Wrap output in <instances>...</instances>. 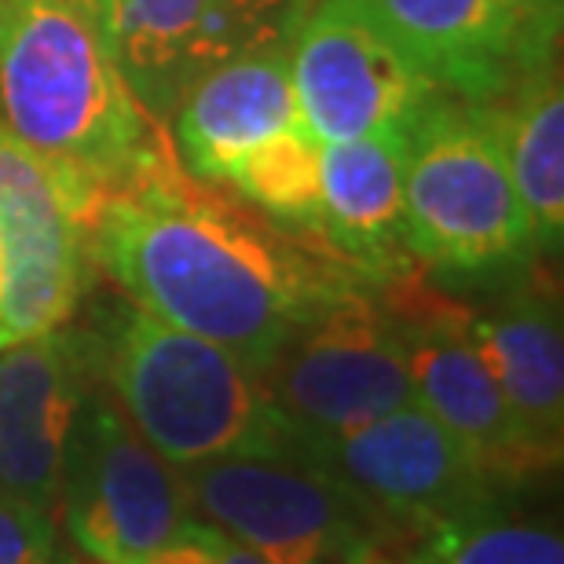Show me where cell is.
Returning a JSON list of instances; mask_svg holds the SVG:
<instances>
[{
    "label": "cell",
    "mask_w": 564,
    "mask_h": 564,
    "mask_svg": "<svg viewBox=\"0 0 564 564\" xmlns=\"http://www.w3.org/2000/svg\"><path fill=\"white\" fill-rule=\"evenodd\" d=\"M469 334L513 419L521 422L539 455L557 466L564 436V337L557 290L535 268L495 308L473 315Z\"/></svg>",
    "instance_id": "15"
},
{
    "label": "cell",
    "mask_w": 564,
    "mask_h": 564,
    "mask_svg": "<svg viewBox=\"0 0 564 564\" xmlns=\"http://www.w3.org/2000/svg\"><path fill=\"white\" fill-rule=\"evenodd\" d=\"M88 250L143 312L206 337L253 375L334 293L367 279L315 231H286L246 198L195 180L176 147L99 198Z\"/></svg>",
    "instance_id": "1"
},
{
    "label": "cell",
    "mask_w": 564,
    "mask_h": 564,
    "mask_svg": "<svg viewBox=\"0 0 564 564\" xmlns=\"http://www.w3.org/2000/svg\"><path fill=\"white\" fill-rule=\"evenodd\" d=\"M290 458L337 484L400 561L403 539L419 546L436 528L499 506V488L419 403L341 433L297 436Z\"/></svg>",
    "instance_id": "5"
},
{
    "label": "cell",
    "mask_w": 564,
    "mask_h": 564,
    "mask_svg": "<svg viewBox=\"0 0 564 564\" xmlns=\"http://www.w3.org/2000/svg\"><path fill=\"white\" fill-rule=\"evenodd\" d=\"M0 129L70 176L93 209L173 147L77 0H0Z\"/></svg>",
    "instance_id": "2"
},
{
    "label": "cell",
    "mask_w": 564,
    "mask_h": 564,
    "mask_svg": "<svg viewBox=\"0 0 564 564\" xmlns=\"http://www.w3.org/2000/svg\"><path fill=\"white\" fill-rule=\"evenodd\" d=\"M510 15L517 37H521L524 70L528 66L557 59V37H561V8L564 0H499Z\"/></svg>",
    "instance_id": "23"
},
{
    "label": "cell",
    "mask_w": 564,
    "mask_h": 564,
    "mask_svg": "<svg viewBox=\"0 0 564 564\" xmlns=\"http://www.w3.org/2000/svg\"><path fill=\"white\" fill-rule=\"evenodd\" d=\"M88 356L132 429L169 466L290 458L293 429L275 411L261 375L206 337L132 308Z\"/></svg>",
    "instance_id": "3"
},
{
    "label": "cell",
    "mask_w": 564,
    "mask_h": 564,
    "mask_svg": "<svg viewBox=\"0 0 564 564\" xmlns=\"http://www.w3.org/2000/svg\"><path fill=\"white\" fill-rule=\"evenodd\" d=\"M88 378V352L63 330L0 348V495L59 510L66 436Z\"/></svg>",
    "instance_id": "13"
},
{
    "label": "cell",
    "mask_w": 564,
    "mask_h": 564,
    "mask_svg": "<svg viewBox=\"0 0 564 564\" xmlns=\"http://www.w3.org/2000/svg\"><path fill=\"white\" fill-rule=\"evenodd\" d=\"M180 480L209 524L268 564H352L392 554L337 484L293 458H217L180 469Z\"/></svg>",
    "instance_id": "9"
},
{
    "label": "cell",
    "mask_w": 564,
    "mask_h": 564,
    "mask_svg": "<svg viewBox=\"0 0 564 564\" xmlns=\"http://www.w3.org/2000/svg\"><path fill=\"white\" fill-rule=\"evenodd\" d=\"M290 77L301 126L319 143L408 137L440 93L364 0H315L293 37Z\"/></svg>",
    "instance_id": "11"
},
{
    "label": "cell",
    "mask_w": 564,
    "mask_h": 564,
    "mask_svg": "<svg viewBox=\"0 0 564 564\" xmlns=\"http://www.w3.org/2000/svg\"><path fill=\"white\" fill-rule=\"evenodd\" d=\"M400 564H564L554 528L502 517V506L429 532Z\"/></svg>",
    "instance_id": "20"
},
{
    "label": "cell",
    "mask_w": 564,
    "mask_h": 564,
    "mask_svg": "<svg viewBox=\"0 0 564 564\" xmlns=\"http://www.w3.org/2000/svg\"><path fill=\"white\" fill-rule=\"evenodd\" d=\"M319 140L304 126L282 129L272 140L253 147L231 169L228 184L279 224L315 231L319 224Z\"/></svg>",
    "instance_id": "19"
},
{
    "label": "cell",
    "mask_w": 564,
    "mask_h": 564,
    "mask_svg": "<svg viewBox=\"0 0 564 564\" xmlns=\"http://www.w3.org/2000/svg\"><path fill=\"white\" fill-rule=\"evenodd\" d=\"M364 4L440 93L484 104L524 70L521 37L499 0H364Z\"/></svg>",
    "instance_id": "17"
},
{
    "label": "cell",
    "mask_w": 564,
    "mask_h": 564,
    "mask_svg": "<svg viewBox=\"0 0 564 564\" xmlns=\"http://www.w3.org/2000/svg\"><path fill=\"white\" fill-rule=\"evenodd\" d=\"M403 140L359 137L319 147L315 235L370 282L414 268L403 228Z\"/></svg>",
    "instance_id": "16"
},
{
    "label": "cell",
    "mask_w": 564,
    "mask_h": 564,
    "mask_svg": "<svg viewBox=\"0 0 564 564\" xmlns=\"http://www.w3.org/2000/svg\"><path fill=\"white\" fill-rule=\"evenodd\" d=\"M77 4H82L88 15L93 19H99L107 26V15H110V0H77Z\"/></svg>",
    "instance_id": "24"
},
{
    "label": "cell",
    "mask_w": 564,
    "mask_h": 564,
    "mask_svg": "<svg viewBox=\"0 0 564 564\" xmlns=\"http://www.w3.org/2000/svg\"><path fill=\"white\" fill-rule=\"evenodd\" d=\"M0 290H4V264H0Z\"/></svg>",
    "instance_id": "26"
},
{
    "label": "cell",
    "mask_w": 564,
    "mask_h": 564,
    "mask_svg": "<svg viewBox=\"0 0 564 564\" xmlns=\"http://www.w3.org/2000/svg\"><path fill=\"white\" fill-rule=\"evenodd\" d=\"M297 436H326L414 403L408 341L375 282L334 293L261 375Z\"/></svg>",
    "instance_id": "7"
},
{
    "label": "cell",
    "mask_w": 564,
    "mask_h": 564,
    "mask_svg": "<svg viewBox=\"0 0 564 564\" xmlns=\"http://www.w3.org/2000/svg\"><path fill=\"white\" fill-rule=\"evenodd\" d=\"M59 510L74 546L96 564H143L198 521L180 469L93 378L66 436Z\"/></svg>",
    "instance_id": "6"
},
{
    "label": "cell",
    "mask_w": 564,
    "mask_h": 564,
    "mask_svg": "<svg viewBox=\"0 0 564 564\" xmlns=\"http://www.w3.org/2000/svg\"><path fill=\"white\" fill-rule=\"evenodd\" d=\"M0 564H85L59 546L55 513L0 495ZM96 564V561H93Z\"/></svg>",
    "instance_id": "21"
},
{
    "label": "cell",
    "mask_w": 564,
    "mask_h": 564,
    "mask_svg": "<svg viewBox=\"0 0 564 564\" xmlns=\"http://www.w3.org/2000/svg\"><path fill=\"white\" fill-rule=\"evenodd\" d=\"M282 4L286 0H110L107 37L140 104L165 118L213 66L279 41Z\"/></svg>",
    "instance_id": "12"
},
{
    "label": "cell",
    "mask_w": 564,
    "mask_h": 564,
    "mask_svg": "<svg viewBox=\"0 0 564 564\" xmlns=\"http://www.w3.org/2000/svg\"><path fill=\"white\" fill-rule=\"evenodd\" d=\"M293 126H301V115L290 52L268 41L213 66L187 88L176 107V154L195 180L228 184L239 158Z\"/></svg>",
    "instance_id": "14"
},
{
    "label": "cell",
    "mask_w": 564,
    "mask_h": 564,
    "mask_svg": "<svg viewBox=\"0 0 564 564\" xmlns=\"http://www.w3.org/2000/svg\"><path fill=\"white\" fill-rule=\"evenodd\" d=\"M352 564H400V557H392V554H370V557L352 561Z\"/></svg>",
    "instance_id": "25"
},
{
    "label": "cell",
    "mask_w": 564,
    "mask_h": 564,
    "mask_svg": "<svg viewBox=\"0 0 564 564\" xmlns=\"http://www.w3.org/2000/svg\"><path fill=\"white\" fill-rule=\"evenodd\" d=\"M403 228L414 261L477 275L535 250L532 224L477 104L436 93L403 140Z\"/></svg>",
    "instance_id": "4"
},
{
    "label": "cell",
    "mask_w": 564,
    "mask_h": 564,
    "mask_svg": "<svg viewBox=\"0 0 564 564\" xmlns=\"http://www.w3.org/2000/svg\"><path fill=\"white\" fill-rule=\"evenodd\" d=\"M477 110L510 169L535 250H557L564 235V96L557 59L528 66Z\"/></svg>",
    "instance_id": "18"
},
{
    "label": "cell",
    "mask_w": 564,
    "mask_h": 564,
    "mask_svg": "<svg viewBox=\"0 0 564 564\" xmlns=\"http://www.w3.org/2000/svg\"><path fill=\"white\" fill-rule=\"evenodd\" d=\"M93 198L0 129V348L63 330L82 301Z\"/></svg>",
    "instance_id": "10"
},
{
    "label": "cell",
    "mask_w": 564,
    "mask_h": 564,
    "mask_svg": "<svg viewBox=\"0 0 564 564\" xmlns=\"http://www.w3.org/2000/svg\"><path fill=\"white\" fill-rule=\"evenodd\" d=\"M381 304L408 341L414 403L447 429L495 488L554 469L528 440L491 370L473 345V315L444 293L429 290L419 268L375 282Z\"/></svg>",
    "instance_id": "8"
},
{
    "label": "cell",
    "mask_w": 564,
    "mask_h": 564,
    "mask_svg": "<svg viewBox=\"0 0 564 564\" xmlns=\"http://www.w3.org/2000/svg\"><path fill=\"white\" fill-rule=\"evenodd\" d=\"M143 564H268L257 550L242 546L239 539L220 532L217 524L195 521L184 535L151 554Z\"/></svg>",
    "instance_id": "22"
}]
</instances>
